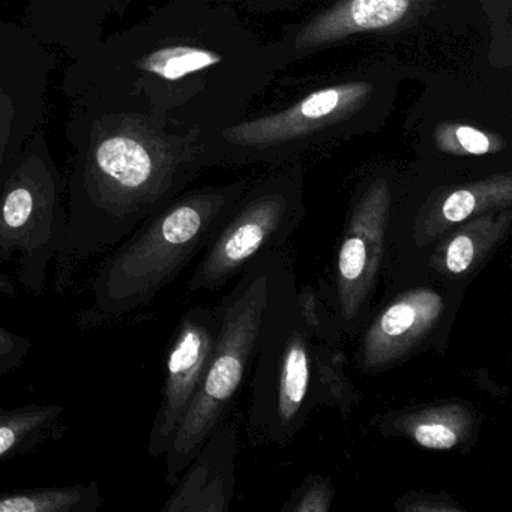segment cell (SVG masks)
Wrapping results in <instances>:
<instances>
[{
  "mask_svg": "<svg viewBox=\"0 0 512 512\" xmlns=\"http://www.w3.org/2000/svg\"><path fill=\"white\" fill-rule=\"evenodd\" d=\"M511 227L509 208L485 212L458 224L425 251L424 280L469 286L503 247Z\"/></svg>",
  "mask_w": 512,
  "mask_h": 512,
  "instance_id": "14",
  "label": "cell"
},
{
  "mask_svg": "<svg viewBox=\"0 0 512 512\" xmlns=\"http://www.w3.org/2000/svg\"><path fill=\"white\" fill-rule=\"evenodd\" d=\"M392 227V196L386 185L362 193L347 215L335 256L332 289L344 337L367 325L371 304L385 271Z\"/></svg>",
  "mask_w": 512,
  "mask_h": 512,
  "instance_id": "9",
  "label": "cell"
},
{
  "mask_svg": "<svg viewBox=\"0 0 512 512\" xmlns=\"http://www.w3.org/2000/svg\"><path fill=\"white\" fill-rule=\"evenodd\" d=\"M134 0H23L25 23L49 49H61L71 61L107 37L112 20L121 19Z\"/></svg>",
  "mask_w": 512,
  "mask_h": 512,
  "instance_id": "12",
  "label": "cell"
},
{
  "mask_svg": "<svg viewBox=\"0 0 512 512\" xmlns=\"http://www.w3.org/2000/svg\"><path fill=\"white\" fill-rule=\"evenodd\" d=\"M244 194L242 185L193 191L146 218L97 269L82 322L103 325L151 305L209 247Z\"/></svg>",
  "mask_w": 512,
  "mask_h": 512,
  "instance_id": "2",
  "label": "cell"
},
{
  "mask_svg": "<svg viewBox=\"0 0 512 512\" xmlns=\"http://www.w3.org/2000/svg\"><path fill=\"white\" fill-rule=\"evenodd\" d=\"M217 331L214 308H190L179 320L167 347L163 394L149 433L148 454L151 457H163L170 448L205 376Z\"/></svg>",
  "mask_w": 512,
  "mask_h": 512,
  "instance_id": "10",
  "label": "cell"
},
{
  "mask_svg": "<svg viewBox=\"0 0 512 512\" xmlns=\"http://www.w3.org/2000/svg\"><path fill=\"white\" fill-rule=\"evenodd\" d=\"M52 49L20 23L0 22V190L49 109Z\"/></svg>",
  "mask_w": 512,
  "mask_h": 512,
  "instance_id": "8",
  "label": "cell"
},
{
  "mask_svg": "<svg viewBox=\"0 0 512 512\" xmlns=\"http://www.w3.org/2000/svg\"><path fill=\"white\" fill-rule=\"evenodd\" d=\"M373 424L383 437L409 440L430 451L467 454L478 443L482 415L463 398H446L377 415Z\"/></svg>",
  "mask_w": 512,
  "mask_h": 512,
  "instance_id": "13",
  "label": "cell"
},
{
  "mask_svg": "<svg viewBox=\"0 0 512 512\" xmlns=\"http://www.w3.org/2000/svg\"><path fill=\"white\" fill-rule=\"evenodd\" d=\"M64 430V407L28 404L0 409V463L28 454Z\"/></svg>",
  "mask_w": 512,
  "mask_h": 512,
  "instance_id": "16",
  "label": "cell"
},
{
  "mask_svg": "<svg viewBox=\"0 0 512 512\" xmlns=\"http://www.w3.org/2000/svg\"><path fill=\"white\" fill-rule=\"evenodd\" d=\"M338 101H340V94L335 89L317 92L302 103V115L311 119L322 118L338 106Z\"/></svg>",
  "mask_w": 512,
  "mask_h": 512,
  "instance_id": "24",
  "label": "cell"
},
{
  "mask_svg": "<svg viewBox=\"0 0 512 512\" xmlns=\"http://www.w3.org/2000/svg\"><path fill=\"white\" fill-rule=\"evenodd\" d=\"M67 241L56 259V290L82 263L112 250L146 218L181 196L203 158L184 128L124 113L70 110Z\"/></svg>",
  "mask_w": 512,
  "mask_h": 512,
  "instance_id": "1",
  "label": "cell"
},
{
  "mask_svg": "<svg viewBox=\"0 0 512 512\" xmlns=\"http://www.w3.org/2000/svg\"><path fill=\"white\" fill-rule=\"evenodd\" d=\"M103 505L95 481L0 493V512H98Z\"/></svg>",
  "mask_w": 512,
  "mask_h": 512,
  "instance_id": "18",
  "label": "cell"
},
{
  "mask_svg": "<svg viewBox=\"0 0 512 512\" xmlns=\"http://www.w3.org/2000/svg\"><path fill=\"white\" fill-rule=\"evenodd\" d=\"M67 230V182L41 128L0 190V263H16L20 284L32 296L46 292Z\"/></svg>",
  "mask_w": 512,
  "mask_h": 512,
  "instance_id": "5",
  "label": "cell"
},
{
  "mask_svg": "<svg viewBox=\"0 0 512 512\" xmlns=\"http://www.w3.org/2000/svg\"><path fill=\"white\" fill-rule=\"evenodd\" d=\"M457 139L461 148L472 155H484L490 151V140L481 133L470 127H460L457 130Z\"/></svg>",
  "mask_w": 512,
  "mask_h": 512,
  "instance_id": "25",
  "label": "cell"
},
{
  "mask_svg": "<svg viewBox=\"0 0 512 512\" xmlns=\"http://www.w3.org/2000/svg\"><path fill=\"white\" fill-rule=\"evenodd\" d=\"M362 395L349 376V358L341 347L313 341L311 346V401L314 409L334 407L349 419Z\"/></svg>",
  "mask_w": 512,
  "mask_h": 512,
  "instance_id": "17",
  "label": "cell"
},
{
  "mask_svg": "<svg viewBox=\"0 0 512 512\" xmlns=\"http://www.w3.org/2000/svg\"><path fill=\"white\" fill-rule=\"evenodd\" d=\"M466 289L428 278L386 299L362 329L359 371L380 374L425 353L443 355Z\"/></svg>",
  "mask_w": 512,
  "mask_h": 512,
  "instance_id": "7",
  "label": "cell"
},
{
  "mask_svg": "<svg viewBox=\"0 0 512 512\" xmlns=\"http://www.w3.org/2000/svg\"><path fill=\"white\" fill-rule=\"evenodd\" d=\"M509 206H511V182L508 178L493 179L476 187L457 188L443 196L439 194L434 199L427 200L418 209L410 223V229L403 232V235L397 239L401 242L397 251L400 253L401 248L406 244L409 250L415 251V260L421 262L425 251L458 224L485 212L499 211Z\"/></svg>",
  "mask_w": 512,
  "mask_h": 512,
  "instance_id": "15",
  "label": "cell"
},
{
  "mask_svg": "<svg viewBox=\"0 0 512 512\" xmlns=\"http://www.w3.org/2000/svg\"><path fill=\"white\" fill-rule=\"evenodd\" d=\"M296 301H298L299 313L313 341L329 344V346H343V340L346 337L341 328L332 284H328V292L325 286L314 287L311 284H304L298 287Z\"/></svg>",
  "mask_w": 512,
  "mask_h": 512,
  "instance_id": "19",
  "label": "cell"
},
{
  "mask_svg": "<svg viewBox=\"0 0 512 512\" xmlns=\"http://www.w3.org/2000/svg\"><path fill=\"white\" fill-rule=\"evenodd\" d=\"M407 8L409 0H355L352 19L359 28H383L401 19Z\"/></svg>",
  "mask_w": 512,
  "mask_h": 512,
  "instance_id": "21",
  "label": "cell"
},
{
  "mask_svg": "<svg viewBox=\"0 0 512 512\" xmlns=\"http://www.w3.org/2000/svg\"><path fill=\"white\" fill-rule=\"evenodd\" d=\"M32 341L0 325V379L20 367L28 358Z\"/></svg>",
  "mask_w": 512,
  "mask_h": 512,
  "instance_id": "23",
  "label": "cell"
},
{
  "mask_svg": "<svg viewBox=\"0 0 512 512\" xmlns=\"http://www.w3.org/2000/svg\"><path fill=\"white\" fill-rule=\"evenodd\" d=\"M475 382L478 383L479 388L484 389V391L494 395V397L506 394V389L502 388V385H499V383L493 382V379L488 376L487 371H478L475 376Z\"/></svg>",
  "mask_w": 512,
  "mask_h": 512,
  "instance_id": "26",
  "label": "cell"
},
{
  "mask_svg": "<svg viewBox=\"0 0 512 512\" xmlns=\"http://www.w3.org/2000/svg\"><path fill=\"white\" fill-rule=\"evenodd\" d=\"M289 256L269 251L251 263L214 308L218 319L214 352L193 403L179 424L166 455V482L173 487L212 431L232 415L250 376L266 305L275 278Z\"/></svg>",
  "mask_w": 512,
  "mask_h": 512,
  "instance_id": "3",
  "label": "cell"
},
{
  "mask_svg": "<svg viewBox=\"0 0 512 512\" xmlns=\"http://www.w3.org/2000/svg\"><path fill=\"white\" fill-rule=\"evenodd\" d=\"M335 488L325 475H310L292 491L281 512H329Z\"/></svg>",
  "mask_w": 512,
  "mask_h": 512,
  "instance_id": "20",
  "label": "cell"
},
{
  "mask_svg": "<svg viewBox=\"0 0 512 512\" xmlns=\"http://www.w3.org/2000/svg\"><path fill=\"white\" fill-rule=\"evenodd\" d=\"M304 217L301 185L292 179L266 182L242 196L203 251L188 281V292L223 289L259 257L287 248Z\"/></svg>",
  "mask_w": 512,
  "mask_h": 512,
  "instance_id": "6",
  "label": "cell"
},
{
  "mask_svg": "<svg viewBox=\"0 0 512 512\" xmlns=\"http://www.w3.org/2000/svg\"><path fill=\"white\" fill-rule=\"evenodd\" d=\"M298 278L286 257L269 296L254 353L245 431L251 445L284 446L305 427L311 413L313 337L299 313Z\"/></svg>",
  "mask_w": 512,
  "mask_h": 512,
  "instance_id": "4",
  "label": "cell"
},
{
  "mask_svg": "<svg viewBox=\"0 0 512 512\" xmlns=\"http://www.w3.org/2000/svg\"><path fill=\"white\" fill-rule=\"evenodd\" d=\"M394 506L398 512H464L463 506L445 491L410 490L398 497Z\"/></svg>",
  "mask_w": 512,
  "mask_h": 512,
  "instance_id": "22",
  "label": "cell"
},
{
  "mask_svg": "<svg viewBox=\"0 0 512 512\" xmlns=\"http://www.w3.org/2000/svg\"><path fill=\"white\" fill-rule=\"evenodd\" d=\"M239 443V424L230 416L212 431L185 467L161 511H229L235 497Z\"/></svg>",
  "mask_w": 512,
  "mask_h": 512,
  "instance_id": "11",
  "label": "cell"
}]
</instances>
